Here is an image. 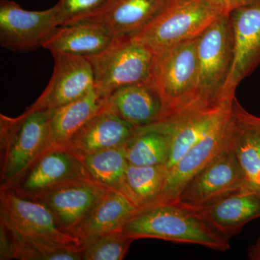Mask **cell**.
I'll return each instance as SVG.
<instances>
[{"mask_svg":"<svg viewBox=\"0 0 260 260\" xmlns=\"http://www.w3.org/2000/svg\"><path fill=\"white\" fill-rule=\"evenodd\" d=\"M51 111L27 108L16 117L0 114L1 187L10 185L48 149L51 137Z\"/></svg>","mask_w":260,"mask_h":260,"instance_id":"obj_2","label":"cell"},{"mask_svg":"<svg viewBox=\"0 0 260 260\" xmlns=\"http://www.w3.org/2000/svg\"><path fill=\"white\" fill-rule=\"evenodd\" d=\"M224 15L208 0H169L138 37L154 54L179 43L199 37Z\"/></svg>","mask_w":260,"mask_h":260,"instance_id":"obj_3","label":"cell"},{"mask_svg":"<svg viewBox=\"0 0 260 260\" xmlns=\"http://www.w3.org/2000/svg\"><path fill=\"white\" fill-rule=\"evenodd\" d=\"M168 2L169 0H109L99 13L86 20L107 25L112 32L115 43L127 42L143 32Z\"/></svg>","mask_w":260,"mask_h":260,"instance_id":"obj_18","label":"cell"},{"mask_svg":"<svg viewBox=\"0 0 260 260\" xmlns=\"http://www.w3.org/2000/svg\"><path fill=\"white\" fill-rule=\"evenodd\" d=\"M254 183L260 187V170L259 172L256 174L255 179H254Z\"/></svg>","mask_w":260,"mask_h":260,"instance_id":"obj_33","label":"cell"},{"mask_svg":"<svg viewBox=\"0 0 260 260\" xmlns=\"http://www.w3.org/2000/svg\"><path fill=\"white\" fill-rule=\"evenodd\" d=\"M87 178L90 177L80 157L64 147L53 146L16 180L5 187L10 188L23 198L35 199L57 186Z\"/></svg>","mask_w":260,"mask_h":260,"instance_id":"obj_10","label":"cell"},{"mask_svg":"<svg viewBox=\"0 0 260 260\" xmlns=\"http://www.w3.org/2000/svg\"><path fill=\"white\" fill-rule=\"evenodd\" d=\"M0 223L25 234L83 250L80 239L61 229L47 205L37 200L23 198L10 188L1 187Z\"/></svg>","mask_w":260,"mask_h":260,"instance_id":"obj_11","label":"cell"},{"mask_svg":"<svg viewBox=\"0 0 260 260\" xmlns=\"http://www.w3.org/2000/svg\"><path fill=\"white\" fill-rule=\"evenodd\" d=\"M198 210L230 239L239 234L246 223L260 218V187L248 186Z\"/></svg>","mask_w":260,"mask_h":260,"instance_id":"obj_20","label":"cell"},{"mask_svg":"<svg viewBox=\"0 0 260 260\" xmlns=\"http://www.w3.org/2000/svg\"><path fill=\"white\" fill-rule=\"evenodd\" d=\"M54 71L49 84L28 107L54 110L84 96L94 88L93 68L88 58L54 53Z\"/></svg>","mask_w":260,"mask_h":260,"instance_id":"obj_13","label":"cell"},{"mask_svg":"<svg viewBox=\"0 0 260 260\" xmlns=\"http://www.w3.org/2000/svg\"><path fill=\"white\" fill-rule=\"evenodd\" d=\"M166 165L128 166L124 180V194L140 210L153 206L161 194L168 174Z\"/></svg>","mask_w":260,"mask_h":260,"instance_id":"obj_24","label":"cell"},{"mask_svg":"<svg viewBox=\"0 0 260 260\" xmlns=\"http://www.w3.org/2000/svg\"><path fill=\"white\" fill-rule=\"evenodd\" d=\"M198 86L197 100L205 102L232 101L223 90L233 61V37L229 15H222L208 27L197 42Z\"/></svg>","mask_w":260,"mask_h":260,"instance_id":"obj_5","label":"cell"},{"mask_svg":"<svg viewBox=\"0 0 260 260\" xmlns=\"http://www.w3.org/2000/svg\"><path fill=\"white\" fill-rule=\"evenodd\" d=\"M121 231L134 240L158 239L198 244L219 251L230 249V239L217 230L199 210L177 202L140 210Z\"/></svg>","mask_w":260,"mask_h":260,"instance_id":"obj_1","label":"cell"},{"mask_svg":"<svg viewBox=\"0 0 260 260\" xmlns=\"http://www.w3.org/2000/svg\"><path fill=\"white\" fill-rule=\"evenodd\" d=\"M251 186L257 185L246 179L244 169L229 145L186 183L176 202L188 208L201 209Z\"/></svg>","mask_w":260,"mask_h":260,"instance_id":"obj_8","label":"cell"},{"mask_svg":"<svg viewBox=\"0 0 260 260\" xmlns=\"http://www.w3.org/2000/svg\"><path fill=\"white\" fill-rule=\"evenodd\" d=\"M14 259L11 236L6 227L0 223V259Z\"/></svg>","mask_w":260,"mask_h":260,"instance_id":"obj_30","label":"cell"},{"mask_svg":"<svg viewBox=\"0 0 260 260\" xmlns=\"http://www.w3.org/2000/svg\"><path fill=\"white\" fill-rule=\"evenodd\" d=\"M138 129L104 109L85 123L64 148L79 157L101 150L124 148Z\"/></svg>","mask_w":260,"mask_h":260,"instance_id":"obj_17","label":"cell"},{"mask_svg":"<svg viewBox=\"0 0 260 260\" xmlns=\"http://www.w3.org/2000/svg\"><path fill=\"white\" fill-rule=\"evenodd\" d=\"M88 59L93 68L94 88L107 98L122 87L151 80L154 54L136 41L114 43Z\"/></svg>","mask_w":260,"mask_h":260,"instance_id":"obj_6","label":"cell"},{"mask_svg":"<svg viewBox=\"0 0 260 260\" xmlns=\"http://www.w3.org/2000/svg\"><path fill=\"white\" fill-rule=\"evenodd\" d=\"M198 38L154 54L150 81L158 89L167 105L166 117L197 100Z\"/></svg>","mask_w":260,"mask_h":260,"instance_id":"obj_4","label":"cell"},{"mask_svg":"<svg viewBox=\"0 0 260 260\" xmlns=\"http://www.w3.org/2000/svg\"><path fill=\"white\" fill-rule=\"evenodd\" d=\"M229 18L234 53L223 96L232 100L238 85L260 64V0L234 10Z\"/></svg>","mask_w":260,"mask_h":260,"instance_id":"obj_12","label":"cell"},{"mask_svg":"<svg viewBox=\"0 0 260 260\" xmlns=\"http://www.w3.org/2000/svg\"><path fill=\"white\" fill-rule=\"evenodd\" d=\"M208 1L221 10L224 15H230L234 10L244 5L251 4L257 0H208Z\"/></svg>","mask_w":260,"mask_h":260,"instance_id":"obj_31","label":"cell"},{"mask_svg":"<svg viewBox=\"0 0 260 260\" xmlns=\"http://www.w3.org/2000/svg\"><path fill=\"white\" fill-rule=\"evenodd\" d=\"M114 43V36L107 25L84 20L59 26L43 48L51 54L61 53L88 58L99 55Z\"/></svg>","mask_w":260,"mask_h":260,"instance_id":"obj_19","label":"cell"},{"mask_svg":"<svg viewBox=\"0 0 260 260\" xmlns=\"http://www.w3.org/2000/svg\"><path fill=\"white\" fill-rule=\"evenodd\" d=\"M124 148L130 165L167 166L170 155L171 138L150 126L138 128Z\"/></svg>","mask_w":260,"mask_h":260,"instance_id":"obj_25","label":"cell"},{"mask_svg":"<svg viewBox=\"0 0 260 260\" xmlns=\"http://www.w3.org/2000/svg\"><path fill=\"white\" fill-rule=\"evenodd\" d=\"M55 5L42 11L24 10L12 0L0 1V45L15 53L44 47L59 28Z\"/></svg>","mask_w":260,"mask_h":260,"instance_id":"obj_9","label":"cell"},{"mask_svg":"<svg viewBox=\"0 0 260 260\" xmlns=\"http://www.w3.org/2000/svg\"><path fill=\"white\" fill-rule=\"evenodd\" d=\"M121 231L108 233L84 244L83 260H121L124 259L134 242Z\"/></svg>","mask_w":260,"mask_h":260,"instance_id":"obj_28","label":"cell"},{"mask_svg":"<svg viewBox=\"0 0 260 260\" xmlns=\"http://www.w3.org/2000/svg\"><path fill=\"white\" fill-rule=\"evenodd\" d=\"M229 119L230 148L244 169L246 179L255 184L254 179L260 170V118L246 112L235 98Z\"/></svg>","mask_w":260,"mask_h":260,"instance_id":"obj_22","label":"cell"},{"mask_svg":"<svg viewBox=\"0 0 260 260\" xmlns=\"http://www.w3.org/2000/svg\"><path fill=\"white\" fill-rule=\"evenodd\" d=\"M109 0H59L55 5L59 25L86 20L99 13Z\"/></svg>","mask_w":260,"mask_h":260,"instance_id":"obj_29","label":"cell"},{"mask_svg":"<svg viewBox=\"0 0 260 260\" xmlns=\"http://www.w3.org/2000/svg\"><path fill=\"white\" fill-rule=\"evenodd\" d=\"M234 100L218 102L196 100L160 122L148 126L170 136L168 170L223 120Z\"/></svg>","mask_w":260,"mask_h":260,"instance_id":"obj_7","label":"cell"},{"mask_svg":"<svg viewBox=\"0 0 260 260\" xmlns=\"http://www.w3.org/2000/svg\"><path fill=\"white\" fill-rule=\"evenodd\" d=\"M247 258L251 260H260V237L247 249Z\"/></svg>","mask_w":260,"mask_h":260,"instance_id":"obj_32","label":"cell"},{"mask_svg":"<svg viewBox=\"0 0 260 260\" xmlns=\"http://www.w3.org/2000/svg\"><path fill=\"white\" fill-rule=\"evenodd\" d=\"M230 110L213 131L191 147L169 169L161 194L154 205L176 202L186 183L229 146Z\"/></svg>","mask_w":260,"mask_h":260,"instance_id":"obj_14","label":"cell"},{"mask_svg":"<svg viewBox=\"0 0 260 260\" xmlns=\"http://www.w3.org/2000/svg\"><path fill=\"white\" fill-rule=\"evenodd\" d=\"M4 225L11 236L13 256L15 259L83 260L81 249L62 245L42 237L25 234L14 228Z\"/></svg>","mask_w":260,"mask_h":260,"instance_id":"obj_27","label":"cell"},{"mask_svg":"<svg viewBox=\"0 0 260 260\" xmlns=\"http://www.w3.org/2000/svg\"><path fill=\"white\" fill-rule=\"evenodd\" d=\"M109 190L87 178L57 186L35 200L47 205L61 229L70 234L91 213Z\"/></svg>","mask_w":260,"mask_h":260,"instance_id":"obj_15","label":"cell"},{"mask_svg":"<svg viewBox=\"0 0 260 260\" xmlns=\"http://www.w3.org/2000/svg\"><path fill=\"white\" fill-rule=\"evenodd\" d=\"M80 158L93 181L108 189L124 194V180L129 164L124 148L101 150Z\"/></svg>","mask_w":260,"mask_h":260,"instance_id":"obj_26","label":"cell"},{"mask_svg":"<svg viewBox=\"0 0 260 260\" xmlns=\"http://www.w3.org/2000/svg\"><path fill=\"white\" fill-rule=\"evenodd\" d=\"M107 99L93 88L74 102L51 110L50 127L54 146L65 147L85 123L104 109Z\"/></svg>","mask_w":260,"mask_h":260,"instance_id":"obj_23","label":"cell"},{"mask_svg":"<svg viewBox=\"0 0 260 260\" xmlns=\"http://www.w3.org/2000/svg\"><path fill=\"white\" fill-rule=\"evenodd\" d=\"M138 211L139 208L125 194L109 189L91 213L70 234L80 239L83 246L100 236L121 231Z\"/></svg>","mask_w":260,"mask_h":260,"instance_id":"obj_21","label":"cell"},{"mask_svg":"<svg viewBox=\"0 0 260 260\" xmlns=\"http://www.w3.org/2000/svg\"><path fill=\"white\" fill-rule=\"evenodd\" d=\"M106 110L110 111L137 128L153 125L167 114V108L151 81L117 89L107 97Z\"/></svg>","mask_w":260,"mask_h":260,"instance_id":"obj_16","label":"cell"}]
</instances>
